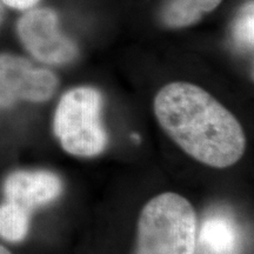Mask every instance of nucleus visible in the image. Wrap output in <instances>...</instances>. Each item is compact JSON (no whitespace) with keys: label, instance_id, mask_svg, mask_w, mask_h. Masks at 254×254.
Returning <instances> with one entry per match:
<instances>
[{"label":"nucleus","instance_id":"7ed1b4c3","mask_svg":"<svg viewBox=\"0 0 254 254\" xmlns=\"http://www.w3.org/2000/svg\"><path fill=\"white\" fill-rule=\"evenodd\" d=\"M103 98L93 87H75L63 95L57 106L53 131L62 147L77 157H94L107 146L101 123Z\"/></svg>","mask_w":254,"mask_h":254},{"label":"nucleus","instance_id":"39448f33","mask_svg":"<svg viewBox=\"0 0 254 254\" xmlns=\"http://www.w3.org/2000/svg\"><path fill=\"white\" fill-rule=\"evenodd\" d=\"M58 78L49 69L36 67L21 57L0 55V101L43 103L53 97Z\"/></svg>","mask_w":254,"mask_h":254},{"label":"nucleus","instance_id":"f8f14e48","mask_svg":"<svg viewBox=\"0 0 254 254\" xmlns=\"http://www.w3.org/2000/svg\"><path fill=\"white\" fill-rule=\"evenodd\" d=\"M193 254H219V253H215L214 251L209 250L208 247H206L204 245H201V244L196 243L195 240V247H194V252Z\"/></svg>","mask_w":254,"mask_h":254},{"label":"nucleus","instance_id":"9b49d317","mask_svg":"<svg viewBox=\"0 0 254 254\" xmlns=\"http://www.w3.org/2000/svg\"><path fill=\"white\" fill-rule=\"evenodd\" d=\"M5 5L17 9H28L38 4L39 0H1Z\"/></svg>","mask_w":254,"mask_h":254},{"label":"nucleus","instance_id":"20e7f679","mask_svg":"<svg viewBox=\"0 0 254 254\" xmlns=\"http://www.w3.org/2000/svg\"><path fill=\"white\" fill-rule=\"evenodd\" d=\"M18 34L34 58L45 64L62 65L78 56V49L59 30L58 17L50 8L31 9L20 18Z\"/></svg>","mask_w":254,"mask_h":254},{"label":"nucleus","instance_id":"9d476101","mask_svg":"<svg viewBox=\"0 0 254 254\" xmlns=\"http://www.w3.org/2000/svg\"><path fill=\"white\" fill-rule=\"evenodd\" d=\"M253 1L247 2L238 15L233 27V37L241 49L252 51L253 49Z\"/></svg>","mask_w":254,"mask_h":254},{"label":"nucleus","instance_id":"4468645a","mask_svg":"<svg viewBox=\"0 0 254 254\" xmlns=\"http://www.w3.org/2000/svg\"><path fill=\"white\" fill-rule=\"evenodd\" d=\"M0 254H11V252L7 249H5L4 246L0 245Z\"/></svg>","mask_w":254,"mask_h":254},{"label":"nucleus","instance_id":"0eeeda50","mask_svg":"<svg viewBox=\"0 0 254 254\" xmlns=\"http://www.w3.org/2000/svg\"><path fill=\"white\" fill-rule=\"evenodd\" d=\"M196 243L219 254H240L243 236L240 226L231 213L218 209L204 219Z\"/></svg>","mask_w":254,"mask_h":254},{"label":"nucleus","instance_id":"ddd939ff","mask_svg":"<svg viewBox=\"0 0 254 254\" xmlns=\"http://www.w3.org/2000/svg\"><path fill=\"white\" fill-rule=\"evenodd\" d=\"M2 4H4V2L0 0V23H1L2 17H4V6H2Z\"/></svg>","mask_w":254,"mask_h":254},{"label":"nucleus","instance_id":"1a4fd4ad","mask_svg":"<svg viewBox=\"0 0 254 254\" xmlns=\"http://www.w3.org/2000/svg\"><path fill=\"white\" fill-rule=\"evenodd\" d=\"M28 209L6 200L0 205V237L9 243H19L26 238L30 230Z\"/></svg>","mask_w":254,"mask_h":254},{"label":"nucleus","instance_id":"f03ea898","mask_svg":"<svg viewBox=\"0 0 254 254\" xmlns=\"http://www.w3.org/2000/svg\"><path fill=\"white\" fill-rule=\"evenodd\" d=\"M195 240L196 215L184 196L163 193L142 208L136 254H193Z\"/></svg>","mask_w":254,"mask_h":254},{"label":"nucleus","instance_id":"423d86ee","mask_svg":"<svg viewBox=\"0 0 254 254\" xmlns=\"http://www.w3.org/2000/svg\"><path fill=\"white\" fill-rule=\"evenodd\" d=\"M63 184L57 174L49 171H15L6 178V200L32 209L45 206L60 195Z\"/></svg>","mask_w":254,"mask_h":254},{"label":"nucleus","instance_id":"6e6552de","mask_svg":"<svg viewBox=\"0 0 254 254\" xmlns=\"http://www.w3.org/2000/svg\"><path fill=\"white\" fill-rule=\"evenodd\" d=\"M221 0H168L163 9V20L170 27H184L196 23Z\"/></svg>","mask_w":254,"mask_h":254},{"label":"nucleus","instance_id":"f257e3e1","mask_svg":"<svg viewBox=\"0 0 254 254\" xmlns=\"http://www.w3.org/2000/svg\"><path fill=\"white\" fill-rule=\"evenodd\" d=\"M154 113L168 136L199 163L226 168L245 153L246 135L240 123L196 85L164 86L154 99Z\"/></svg>","mask_w":254,"mask_h":254}]
</instances>
